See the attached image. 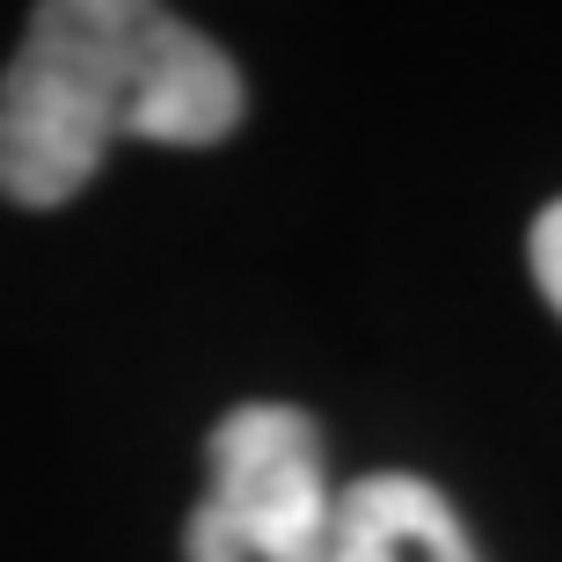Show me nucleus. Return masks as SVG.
<instances>
[{"mask_svg": "<svg viewBox=\"0 0 562 562\" xmlns=\"http://www.w3.org/2000/svg\"><path fill=\"white\" fill-rule=\"evenodd\" d=\"M241 74L205 30L146 0H44L0 74V198L66 205L117 139L220 146Z\"/></svg>", "mask_w": 562, "mask_h": 562, "instance_id": "1", "label": "nucleus"}, {"mask_svg": "<svg viewBox=\"0 0 562 562\" xmlns=\"http://www.w3.org/2000/svg\"><path fill=\"white\" fill-rule=\"evenodd\" d=\"M329 562H475L453 504L417 475H366L336 490Z\"/></svg>", "mask_w": 562, "mask_h": 562, "instance_id": "2", "label": "nucleus"}, {"mask_svg": "<svg viewBox=\"0 0 562 562\" xmlns=\"http://www.w3.org/2000/svg\"><path fill=\"white\" fill-rule=\"evenodd\" d=\"M190 562H329V533H292V526L241 519L227 504H198L183 533Z\"/></svg>", "mask_w": 562, "mask_h": 562, "instance_id": "3", "label": "nucleus"}, {"mask_svg": "<svg viewBox=\"0 0 562 562\" xmlns=\"http://www.w3.org/2000/svg\"><path fill=\"white\" fill-rule=\"evenodd\" d=\"M533 278H541V292H548V307L562 314V198L533 220Z\"/></svg>", "mask_w": 562, "mask_h": 562, "instance_id": "4", "label": "nucleus"}]
</instances>
